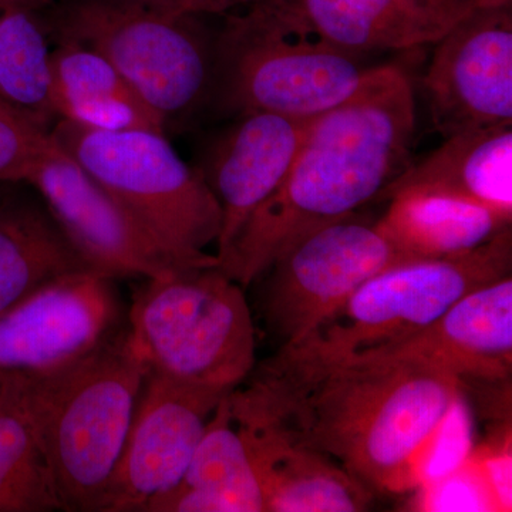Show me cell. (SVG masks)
Here are the masks:
<instances>
[{"label":"cell","mask_w":512,"mask_h":512,"mask_svg":"<svg viewBox=\"0 0 512 512\" xmlns=\"http://www.w3.org/2000/svg\"><path fill=\"white\" fill-rule=\"evenodd\" d=\"M52 141V127L0 101V184H26Z\"/></svg>","instance_id":"obj_25"},{"label":"cell","mask_w":512,"mask_h":512,"mask_svg":"<svg viewBox=\"0 0 512 512\" xmlns=\"http://www.w3.org/2000/svg\"><path fill=\"white\" fill-rule=\"evenodd\" d=\"M511 3V0H481L480 5H505Z\"/></svg>","instance_id":"obj_30"},{"label":"cell","mask_w":512,"mask_h":512,"mask_svg":"<svg viewBox=\"0 0 512 512\" xmlns=\"http://www.w3.org/2000/svg\"><path fill=\"white\" fill-rule=\"evenodd\" d=\"M416 133L412 83L376 66L359 92L313 117L284 183L221 256L218 268L247 289L299 238L355 214L410 165Z\"/></svg>","instance_id":"obj_1"},{"label":"cell","mask_w":512,"mask_h":512,"mask_svg":"<svg viewBox=\"0 0 512 512\" xmlns=\"http://www.w3.org/2000/svg\"><path fill=\"white\" fill-rule=\"evenodd\" d=\"M148 375L227 394L254 372L256 329L245 289L218 266L144 279L127 312Z\"/></svg>","instance_id":"obj_4"},{"label":"cell","mask_w":512,"mask_h":512,"mask_svg":"<svg viewBox=\"0 0 512 512\" xmlns=\"http://www.w3.org/2000/svg\"><path fill=\"white\" fill-rule=\"evenodd\" d=\"M421 187L451 192L512 218V124L447 137L419 164H410L379 195Z\"/></svg>","instance_id":"obj_20"},{"label":"cell","mask_w":512,"mask_h":512,"mask_svg":"<svg viewBox=\"0 0 512 512\" xmlns=\"http://www.w3.org/2000/svg\"><path fill=\"white\" fill-rule=\"evenodd\" d=\"M457 377L413 363H338L288 369L268 362L259 396L309 447L370 490L402 491L416 460L453 412Z\"/></svg>","instance_id":"obj_2"},{"label":"cell","mask_w":512,"mask_h":512,"mask_svg":"<svg viewBox=\"0 0 512 512\" xmlns=\"http://www.w3.org/2000/svg\"><path fill=\"white\" fill-rule=\"evenodd\" d=\"M229 393L212 412L183 481L148 512H265L261 485Z\"/></svg>","instance_id":"obj_18"},{"label":"cell","mask_w":512,"mask_h":512,"mask_svg":"<svg viewBox=\"0 0 512 512\" xmlns=\"http://www.w3.org/2000/svg\"><path fill=\"white\" fill-rule=\"evenodd\" d=\"M126 2L140 3L148 8L164 10L175 15L197 16L204 13L208 15L225 13L238 6L254 5L261 0H126Z\"/></svg>","instance_id":"obj_26"},{"label":"cell","mask_w":512,"mask_h":512,"mask_svg":"<svg viewBox=\"0 0 512 512\" xmlns=\"http://www.w3.org/2000/svg\"><path fill=\"white\" fill-rule=\"evenodd\" d=\"M83 271L96 269L43 200L0 192V312L49 282Z\"/></svg>","instance_id":"obj_22"},{"label":"cell","mask_w":512,"mask_h":512,"mask_svg":"<svg viewBox=\"0 0 512 512\" xmlns=\"http://www.w3.org/2000/svg\"><path fill=\"white\" fill-rule=\"evenodd\" d=\"M417 2L451 28L471 10L480 6L481 0H417Z\"/></svg>","instance_id":"obj_27"},{"label":"cell","mask_w":512,"mask_h":512,"mask_svg":"<svg viewBox=\"0 0 512 512\" xmlns=\"http://www.w3.org/2000/svg\"><path fill=\"white\" fill-rule=\"evenodd\" d=\"M239 117L212 143L201 170L221 208L217 258L227 251L252 214L284 183L312 120L269 113Z\"/></svg>","instance_id":"obj_16"},{"label":"cell","mask_w":512,"mask_h":512,"mask_svg":"<svg viewBox=\"0 0 512 512\" xmlns=\"http://www.w3.org/2000/svg\"><path fill=\"white\" fill-rule=\"evenodd\" d=\"M362 56L305 36L284 35L254 9L228 16L215 46L222 100L239 116L311 120L359 92L375 67Z\"/></svg>","instance_id":"obj_8"},{"label":"cell","mask_w":512,"mask_h":512,"mask_svg":"<svg viewBox=\"0 0 512 512\" xmlns=\"http://www.w3.org/2000/svg\"><path fill=\"white\" fill-rule=\"evenodd\" d=\"M43 25L57 43L109 60L165 126L197 113L211 94L215 47L195 16L126 0H66Z\"/></svg>","instance_id":"obj_7"},{"label":"cell","mask_w":512,"mask_h":512,"mask_svg":"<svg viewBox=\"0 0 512 512\" xmlns=\"http://www.w3.org/2000/svg\"><path fill=\"white\" fill-rule=\"evenodd\" d=\"M436 45L423 84L437 131L512 124L511 3L477 6Z\"/></svg>","instance_id":"obj_12"},{"label":"cell","mask_w":512,"mask_h":512,"mask_svg":"<svg viewBox=\"0 0 512 512\" xmlns=\"http://www.w3.org/2000/svg\"><path fill=\"white\" fill-rule=\"evenodd\" d=\"M264 495L265 512H360L372 490L309 447L249 386L229 393Z\"/></svg>","instance_id":"obj_14"},{"label":"cell","mask_w":512,"mask_h":512,"mask_svg":"<svg viewBox=\"0 0 512 512\" xmlns=\"http://www.w3.org/2000/svg\"><path fill=\"white\" fill-rule=\"evenodd\" d=\"M52 136L178 261L191 268L218 266L205 248L220 237V204L201 170L185 163L165 134L94 130L59 120Z\"/></svg>","instance_id":"obj_6"},{"label":"cell","mask_w":512,"mask_h":512,"mask_svg":"<svg viewBox=\"0 0 512 512\" xmlns=\"http://www.w3.org/2000/svg\"><path fill=\"white\" fill-rule=\"evenodd\" d=\"M49 0H0V10L29 9L36 10L45 6Z\"/></svg>","instance_id":"obj_29"},{"label":"cell","mask_w":512,"mask_h":512,"mask_svg":"<svg viewBox=\"0 0 512 512\" xmlns=\"http://www.w3.org/2000/svg\"><path fill=\"white\" fill-rule=\"evenodd\" d=\"M376 222L352 214L313 229L272 265L264 318L282 348L308 338L373 276L406 264Z\"/></svg>","instance_id":"obj_9"},{"label":"cell","mask_w":512,"mask_h":512,"mask_svg":"<svg viewBox=\"0 0 512 512\" xmlns=\"http://www.w3.org/2000/svg\"><path fill=\"white\" fill-rule=\"evenodd\" d=\"M511 227L450 258L406 262L366 281L308 338L272 359L289 369H319L399 342L436 322L460 299L511 276Z\"/></svg>","instance_id":"obj_5"},{"label":"cell","mask_w":512,"mask_h":512,"mask_svg":"<svg viewBox=\"0 0 512 512\" xmlns=\"http://www.w3.org/2000/svg\"><path fill=\"white\" fill-rule=\"evenodd\" d=\"M53 511H63L55 477L18 394L0 409V512Z\"/></svg>","instance_id":"obj_24"},{"label":"cell","mask_w":512,"mask_h":512,"mask_svg":"<svg viewBox=\"0 0 512 512\" xmlns=\"http://www.w3.org/2000/svg\"><path fill=\"white\" fill-rule=\"evenodd\" d=\"M53 103L59 120L94 130H151L165 134L164 120L138 96L116 67L74 43L52 52Z\"/></svg>","instance_id":"obj_21"},{"label":"cell","mask_w":512,"mask_h":512,"mask_svg":"<svg viewBox=\"0 0 512 512\" xmlns=\"http://www.w3.org/2000/svg\"><path fill=\"white\" fill-rule=\"evenodd\" d=\"M126 326L116 279L96 271L62 276L0 312V370L45 375Z\"/></svg>","instance_id":"obj_10"},{"label":"cell","mask_w":512,"mask_h":512,"mask_svg":"<svg viewBox=\"0 0 512 512\" xmlns=\"http://www.w3.org/2000/svg\"><path fill=\"white\" fill-rule=\"evenodd\" d=\"M146 376L126 326L69 365L23 377L19 402L52 468L63 511L100 512Z\"/></svg>","instance_id":"obj_3"},{"label":"cell","mask_w":512,"mask_h":512,"mask_svg":"<svg viewBox=\"0 0 512 512\" xmlns=\"http://www.w3.org/2000/svg\"><path fill=\"white\" fill-rule=\"evenodd\" d=\"M23 376L25 375L0 370V409L18 397Z\"/></svg>","instance_id":"obj_28"},{"label":"cell","mask_w":512,"mask_h":512,"mask_svg":"<svg viewBox=\"0 0 512 512\" xmlns=\"http://www.w3.org/2000/svg\"><path fill=\"white\" fill-rule=\"evenodd\" d=\"M225 394L146 376L123 453L100 512H148L183 481Z\"/></svg>","instance_id":"obj_13"},{"label":"cell","mask_w":512,"mask_h":512,"mask_svg":"<svg viewBox=\"0 0 512 512\" xmlns=\"http://www.w3.org/2000/svg\"><path fill=\"white\" fill-rule=\"evenodd\" d=\"M52 52L35 10H0V101L49 127L57 119Z\"/></svg>","instance_id":"obj_23"},{"label":"cell","mask_w":512,"mask_h":512,"mask_svg":"<svg viewBox=\"0 0 512 512\" xmlns=\"http://www.w3.org/2000/svg\"><path fill=\"white\" fill-rule=\"evenodd\" d=\"M251 8L284 35L360 56L430 45L450 29L417 0H261Z\"/></svg>","instance_id":"obj_17"},{"label":"cell","mask_w":512,"mask_h":512,"mask_svg":"<svg viewBox=\"0 0 512 512\" xmlns=\"http://www.w3.org/2000/svg\"><path fill=\"white\" fill-rule=\"evenodd\" d=\"M339 363H413L458 380L507 379L512 369L511 276L468 293L427 328Z\"/></svg>","instance_id":"obj_15"},{"label":"cell","mask_w":512,"mask_h":512,"mask_svg":"<svg viewBox=\"0 0 512 512\" xmlns=\"http://www.w3.org/2000/svg\"><path fill=\"white\" fill-rule=\"evenodd\" d=\"M83 258L113 279L158 278L191 268L177 258L52 136L28 178Z\"/></svg>","instance_id":"obj_11"},{"label":"cell","mask_w":512,"mask_h":512,"mask_svg":"<svg viewBox=\"0 0 512 512\" xmlns=\"http://www.w3.org/2000/svg\"><path fill=\"white\" fill-rule=\"evenodd\" d=\"M511 220L451 192L413 187L390 198L376 225L400 254L424 261L474 251L511 227Z\"/></svg>","instance_id":"obj_19"}]
</instances>
